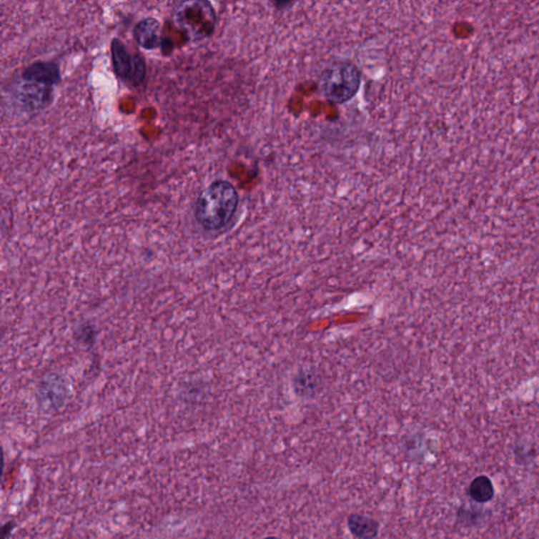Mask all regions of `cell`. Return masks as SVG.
Masks as SVG:
<instances>
[{
  "mask_svg": "<svg viewBox=\"0 0 539 539\" xmlns=\"http://www.w3.org/2000/svg\"><path fill=\"white\" fill-rule=\"evenodd\" d=\"M17 102L26 110L46 108L52 100L53 89L34 81L21 79L17 86Z\"/></svg>",
  "mask_w": 539,
  "mask_h": 539,
  "instance_id": "cell-5",
  "label": "cell"
},
{
  "mask_svg": "<svg viewBox=\"0 0 539 539\" xmlns=\"http://www.w3.org/2000/svg\"><path fill=\"white\" fill-rule=\"evenodd\" d=\"M21 79L34 81L44 86H53L61 79L59 66L53 61H35L26 66L21 73Z\"/></svg>",
  "mask_w": 539,
  "mask_h": 539,
  "instance_id": "cell-7",
  "label": "cell"
},
{
  "mask_svg": "<svg viewBox=\"0 0 539 539\" xmlns=\"http://www.w3.org/2000/svg\"><path fill=\"white\" fill-rule=\"evenodd\" d=\"M238 204L239 195L235 187L227 180H215L198 196L196 219L206 230H222L233 219Z\"/></svg>",
  "mask_w": 539,
  "mask_h": 539,
  "instance_id": "cell-1",
  "label": "cell"
},
{
  "mask_svg": "<svg viewBox=\"0 0 539 539\" xmlns=\"http://www.w3.org/2000/svg\"><path fill=\"white\" fill-rule=\"evenodd\" d=\"M468 495L478 503H487L495 496V488L487 475L476 476L468 487Z\"/></svg>",
  "mask_w": 539,
  "mask_h": 539,
  "instance_id": "cell-9",
  "label": "cell"
},
{
  "mask_svg": "<svg viewBox=\"0 0 539 539\" xmlns=\"http://www.w3.org/2000/svg\"><path fill=\"white\" fill-rule=\"evenodd\" d=\"M264 539H280V538H275V536H268V538H266Z\"/></svg>",
  "mask_w": 539,
  "mask_h": 539,
  "instance_id": "cell-12",
  "label": "cell"
},
{
  "mask_svg": "<svg viewBox=\"0 0 539 539\" xmlns=\"http://www.w3.org/2000/svg\"><path fill=\"white\" fill-rule=\"evenodd\" d=\"M347 528L352 535L358 539H375L380 533L377 520L358 513H352L347 518Z\"/></svg>",
  "mask_w": 539,
  "mask_h": 539,
  "instance_id": "cell-8",
  "label": "cell"
},
{
  "mask_svg": "<svg viewBox=\"0 0 539 539\" xmlns=\"http://www.w3.org/2000/svg\"><path fill=\"white\" fill-rule=\"evenodd\" d=\"M362 84V72L350 60H337L327 66L320 77V88L327 102L346 104L353 99Z\"/></svg>",
  "mask_w": 539,
  "mask_h": 539,
  "instance_id": "cell-2",
  "label": "cell"
},
{
  "mask_svg": "<svg viewBox=\"0 0 539 539\" xmlns=\"http://www.w3.org/2000/svg\"><path fill=\"white\" fill-rule=\"evenodd\" d=\"M14 521H8V523H4V525H2L1 528V539H9V538H10L11 536V534L13 533V530H14Z\"/></svg>",
  "mask_w": 539,
  "mask_h": 539,
  "instance_id": "cell-11",
  "label": "cell"
},
{
  "mask_svg": "<svg viewBox=\"0 0 539 539\" xmlns=\"http://www.w3.org/2000/svg\"><path fill=\"white\" fill-rule=\"evenodd\" d=\"M162 24L154 17H146L137 22L134 28V39L140 48L152 51L156 49L171 50L168 39L162 35Z\"/></svg>",
  "mask_w": 539,
  "mask_h": 539,
  "instance_id": "cell-6",
  "label": "cell"
},
{
  "mask_svg": "<svg viewBox=\"0 0 539 539\" xmlns=\"http://www.w3.org/2000/svg\"><path fill=\"white\" fill-rule=\"evenodd\" d=\"M173 21L187 39L199 41L213 34L217 17L210 1L190 0L178 4L174 11Z\"/></svg>",
  "mask_w": 539,
  "mask_h": 539,
  "instance_id": "cell-3",
  "label": "cell"
},
{
  "mask_svg": "<svg viewBox=\"0 0 539 539\" xmlns=\"http://www.w3.org/2000/svg\"><path fill=\"white\" fill-rule=\"evenodd\" d=\"M456 516H458V523L463 525V527H473V525L480 523V518H482V512L467 507V505H462V507H460V509L458 510Z\"/></svg>",
  "mask_w": 539,
  "mask_h": 539,
  "instance_id": "cell-10",
  "label": "cell"
},
{
  "mask_svg": "<svg viewBox=\"0 0 539 539\" xmlns=\"http://www.w3.org/2000/svg\"><path fill=\"white\" fill-rule=\"evenodd\" d=\"M111 57L113 68L120 79L132 86L144 84L147 76L146 61L139 54H131L119 39H113L111 42Z\"/></svg>",
  "mask_w": 539,
  "mask_h": 539,
  "instance_id": "cell-4",
  "label": "cell"
}]
</instances>
